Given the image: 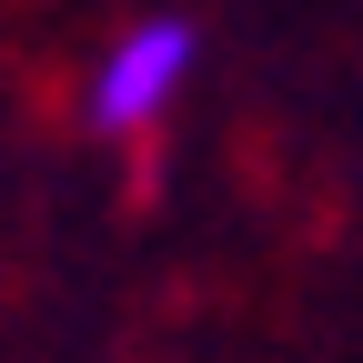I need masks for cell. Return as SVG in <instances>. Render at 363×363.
<instances>
[{
	"label": "cell",
	"instance_id": "obj_1",
	"mask_svg": "<svg viewBox=\"0 0 363 363\" xmlns=\"http://www.w3.org/2000/svg\"><path fill=\"white\" fill-rule=\"evenodd\" d=\"M192 71H202V21L192 11H142L121 21L81 71V121L101 142H152V131L192 101Z\"/></svg>",
	"mask_w": 363,
	"mask_h": 363
}]
</instances>
